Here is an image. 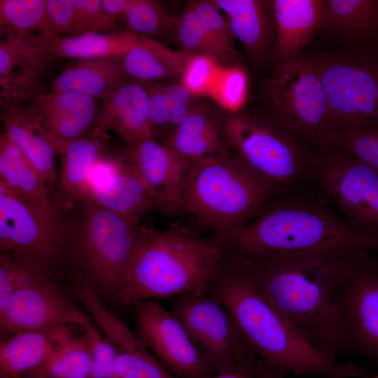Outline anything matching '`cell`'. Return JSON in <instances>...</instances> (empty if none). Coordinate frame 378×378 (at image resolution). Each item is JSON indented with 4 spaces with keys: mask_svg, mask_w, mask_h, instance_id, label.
I'll return each mask as SVG.
<instances>
[{
    "mask_svg": "<svg viewBox=\"0 0 378 378\" xmlns=\"http://www.w3.org/2000/svg\"><path fill=\"white\" fill-rule=\"evenodd\" d=\"M134 332L177 378H212L216 370L172 312L151 300L134 305Z\"/></svg>",
    "mask_w": 378,
    "mask_h": 378,
    "instance_id": "5bb4252c",
    "label": "cell"
},
{
    "mask_svg": "<svg viewBox=\"0 0 378 378\" xmlns=\"http://www.w3.org/2000/svg\"><path fill=\"white\" fill-rule=\"evenodd\" d=\"M255 217L221 242L226 253L258 258L332 246L378 249V236L343 222L312 201L286 199L265 203Z\"/></svg>",
    "mask_w": 378,
    "mask_h": 378,
    "instance_id": "277c9868",
    "label": "cell"
},
{
    "mask_svg": "<svg viewBox=\"0 0 378 378\" xmlns=\"http://www.w3.org/2000/svg\"><path fill=\"white\" fill-rule=\"evenodd\" d=\"M345 46L378 36V0H325L321 29Z\"/></svg>",
    "mask_w": 378,
    "mask_h": 378,
    "instance_id": "484cf974",
    "label": "cell"
},
{
    "mask_svg": "<svg viewBox=\"0 0 378 378\" xmlns=\"http://www.w3.org/2000/svg\"><path fill=\"white\" fill-rule=\"evenodd\" d=\"M3 133L23 153L48 186L52 198L59 169L57 152L41 125L40 113L34 104L1 106Z\"/></svg>",
    "mask_w": 378,
    "mask_h": 378,
    "instance_id": "603a6c76",
    "label": "cell"
},
{
    "mask_svg": "<svg viewBox=\"0 0 378 378\" xmlns=\"http://www.w3.org/2000/svg\"><path fill=\"white\" fill-rule=\"evenodd\" d=\"M127 146L118 155L139 176L167 214L185 212L181 189L191 164L164 143L146 139Z\"/></svg>",
    "mask_w": 378,
    "mask_h": 378,
    "instance_id": "e0dca14e",
    "label": "cell"
},
{
    "mask_svg": "<svg viewBox=\"0 0 378 378\" xmlns=\"http://www.w3.org/2000/svg\"><path fill=\"white\" fill-rule=\"evenodd\" d=\"M144 84L148 94L150 113L155 137L157 129H167L169 131L171 106L166 93L165 85L151 83H144Z\"/></svg>",
    "mask_w": 378,
    "mask_h": 378,
    "instance_id": "ee69618b",
    "label": "cell"
},
{
    "mask_svg": "<svg viewBox=\"0 0 378 378\" xmlns=\"http://www.w3.org/2000/svg\"><path fill=\"white\" fill-rule=\"evenodd\" d=\"M325 0H274L276 27L274 64L302 52L323 24Z\"/></svg>",
    "mask_w": 378,
    "mask_h": 378,
    "instance_id": "d4e9b609",
    "label": "cell"
},
{
    "mask_svg": "<svg viewBox=\"0 0 378 378\" xmlns=\"http://www.w3.org/2000/svg\"><path fill=\"white\" fill-rule=\"evenodd\" d=\"M194 110L192 102L172 105L170 111L169 134L178 127Z\"/></svg>",
    "mask_w": 378,
    "mask_h": 378,
    "instance_id": "bcb514c9",
    "label": "cell"
},
{
    "mask_svg": "<svg viewBox=\"0 0 378 378\" xmlns=\"http://www.w3.org/2000/svg\"><path fill=\"white\" fill-rule=\"evenodd\" d=\"M130 2L131 0H101L104 11L117 22L124 20Z\"/></svg>",
    "mask_w": 378,
    "mask_h": 378,
    "instance_id": "7dc6e473",
    "label": "cell"
},
{
    "mask_svg": "<svg viewBox=\"0 0 378 378\" xmlns=\"http://www.w3.org/2000/svg\"><path fill=\"white\" fill-rule=\"evenodd\" d=\"M95 128L113 130L126 144L155 139L148 91L143 82L129 79L102 99Z\"/></svg>",
    "mask_w": 378,
    "mask_h": 378,
    "instance_id": "7402d4cb",
    "label": "cell"
},
{
    "mask_svg": "<svg viewBox=\"0 0 378 378\" xmlns=\"http://www.w3.org/2000/svg\"><path fill=\"white\" fill-rule=\"evenodd\" d=\"M208 293L227 309L248 346L260 357L255 366L259 378H283L288 373L378 378L315 350L253 287L238 257L225 253Z\"/></svg>",
    "mask_w": 378,
    "mask_h": 378,
    "instance_id": "7a4b0ae2",
    "label": "cell"
},
{
    "mask_svg": "<svg viewBox=\"0 0 378 378\" xmlns=\"http://www.w3.org/2000/svg\"><path fill=\"white\" fill-rule=\"evenodd\" d=\"M279 190L236 155L191 162L181 200L192 214L225 241L256 216Z\"/></svg>",
    "mask_w": 378,
    "mask_h": 378,
    "instance_id": "5b68a950",
    "label": "cell"
},
{
    "mask_svg": "<svg viewBox=\"0 0 378 378\" xmlns=\"http://www.w3.org/2000/svg\"><path fill=\"white\" fill-rule=\"evenodd\" d=\"M312 168L353 226L378 236V169L332 148L314 155Z\"/></svg>",
    "mask_w": 378,
    "mask_h": 378,
    "instance_id": "7c38bea8",
    "label": "cell"
},
{
    "mask_svg": "<svg viewBox=\"0 0 378 378\" xmlns=\"http://www.w3.org/2000/svg\"><path fill=\"white\" fill-rule=\"evenodd\" d=\"M248 92V74L239 66H220L209 95L231 113L239 112Z\"/></svg>",
    "mask_w": 378,
    "mask_h": 378,
    "instance_id": "d590c367",
    "label": "cell"
},
{
    "mask_svg": "<svg viewBox=\"0 0 378 378\" xmlns=\"http://www.w3.org/2000/svg\"><path fill=\"white\" fill-rule=\"evenodd\" d=\"M214 4L227 14L232 34L244 46L251 59L260 64L273 59L276 27L272 1L216 0Z\"/></svg>",
    "mask_w": 378,
    "mask_h": 378,
    "instance_id": "cb8c5ba5",
    "label": "cell"
},
{
    "mask_svg": "<svg viewBox=\"0 0 378 378\" xmlns=\"http://www.w3.org/2000/svg\"><path fill=\"white\" fill-rule=\"evenodd\" d=\"M139 36L126 30L110 33H85L76 36L56 37L50 42L55 60L120 59L138 41Z\"/></svg>",
    "mask_w": 378,
    "mask_h": 378,
    "instance_id": "4dcf8cb0",
    "label": "cell"
},
{
    "mask_svg": "<svg viewBox=\"0 0 378 378\" xmlns=\"http://www.w3.org/2000/svg\"><path fill=\"white\" fill-rule=\"evenodd\" d=\"M124 22L127 31L156 41L168 30L173 31V20L155 0H131Z\"/></svg>",
    "mask_w": 378,
    "mask_h": 378,
    "instance_id": "836d02e7",
    "label": "cell"
},
{
    "mask_svg": "<svg viewBox=\"0 0 378 378\" xmlns=\"http://www.w3.org/2000/svg\"><path fill=\"white\" fill-rule=\"evenodd\" d=\"M220 66L212 56L192 55L181 74V83L194 97H209Z\"/></svg>",
    "mask_w": 378,
    "mask_h": 378,
    "instance_id": "ab89813d",
    "label": "cell"
},
{
    "mask_svg": "<svg viewBox=\"0 0 378 378\" xmlns=\"http://www.w3.org/2000/svg\"><path fill=\"white\" fill-rule=\"evenodd\" d=\"M0 253L57 279L67 266V216L29 202L0 183Z\"/></svg>",
    "mask_w": 378,
    "mask_h": 378,
    "instance_id": "9c48e42d",
    "label": "cell"
},
{
    "mask_svg": "<svg viewBox=\"0 0 378 378\" xmlns=\"http://www.w3.org/2000/svg\"><path fill=\"white\" fill-rule=\"evenodd\" d=\"M165 90L171 106L178 103L192 102L195 97L182 83L165 85Z\"/></svg>",
    "mask_w": 378,
    "mask_h": 378,
    "instance_id": "c3c4849f",
    "label": "cell"
},
{
    "mask_svg": "<svg viewBox=\"0 0 378 378\" xmlns=\"http://www.w3.org/2000/svg\"><path fill=\"white\" fill-rule=\"evenodd\" d=\"M108 141L106 132L94 128L88 136L56 149L60 168L52 202L59 213L69 214L85 198L91 172L106 154Z\"/></svg>",
    "mask_w": 378,
    "mask_h": 378,
    "instance_id": "44dd1931",
    "label": "cell"
},
{
    "mask_svg": "<svg viewBox=\"0 0 378 378\" xmlns=\"http://www.w3.org/2000/svg\"><path fill=\"white\" fill-rule=\"evenodd\" d=\"M173 31L182 50L190 55H210L218 61L225 59L189 4L173 20Z\"/></svg>",
    "mask_w": 378,
    "mask_h": 378,
    "instance_id": "e575fe53",
    "label": "cell"
},
{
    "mask_svg": "<svg viewBox=\"0 0 378 378\" xmlns=\"http://www.w3.org/2000/svg\"><path fill=\"white\" fill-rule=\"evenodd\" d=\"M192 55L139 36L137 42L119 59L127 78L151 83L182 74Z\"/></svg>",
    "mask_w": 378,
    "mask_h": 378,
    "instance_id": "83f0119b",
    "label": "cell"
},
{
    "mask_svg": "<svg viewBox=\"0 0 378 378\" xmlns=\"http://www.w3.org/2000/svg\"><path fill=\"white\" fill-rule=\"evenodd\" d=\"M329 148L340 150L378 169V127L337 130Z\"/></svg>",
    "mask_w": 378,
    "mask_h": 378,
    "instance_id": "74e56055",
    "label": "cell"
},
{
    "mask_svg": "<svg viewBox=\"0 0 378 378\" xmlns=\"http://www.w3.org/2000/svg\"><path fill=\"white\" fill-rule=\"evenodd\" d=\"M0 43L1 107L34 103L50 90L45 78L55 61L51 39L37 34L8 35Z\"/></svg>",
    "mask_w": 378,
    "mask_h": 378,
    "instance_id": "2e32d148",
    "label": "cell"
},
{
    "mask_svg": "<svg viewBox=\"0 0 378 378\" xmlns=\"http://www.w3.org/2000/svg\"><path fill=\"white\" fill-rule=\"evenodd\" d=\"M67 217V266L81 283L114 296L129 273L141 227L86 198Z\"/></svg>",
    "mask_w": 378,
    "mask_h": 378,
    "instance_id": "8992f818",
    "label": "cell"
},
{
    "mask_svg": "<svg viewBox=\"0 0 378 378\" xmlns=\"http://www.w3.org/2000/svg\"><path fill=\"white\" fill-rule=\"evenodd\" d=\"M13 334L0 344V376L26 375L55 349L66 328Z\"/></svg>",
    "mask_w": 378,
    "mask_h": 378,
    "instance_id": "f1b7e54d",
    "label": "cell"
},
{
    "mask_svg": "<svg viewBox=\"0 0 378 378\" xmlns=\"http://www.w3.org/2000/svg\"><path fill=\"white\" fill-rule=\"evenodd\" d=\"M0 32L3 36L37 34L51 40L57 37L48 22L46 0H1Z\"/></svg>",
    "mask_w": 378,
    "mask_h": 378,
    "instance_id": "1f68e13d",
    "label": "cell"
},
{
    "mask_svg": "<svg viewBox=\"0 0 378 378\" xmlns=\"http://www.w3.org/2000/svg\"><path fill=\"white\" fill-rule=\"evenodd\" d=\"M88 341L92 363L90 378H124L115 365L113 350L94 323L82 328Z\"/></svg>",
    "mask_w": 378,
    "mask_h": 378,
    "instance_id": "60d3db41",
    "label": "cell"
},
{
    "mask_svg": "<svg viewBox=\"0 0 378 378\" xmlns=\"http://www.w3.org/2000/svg\"><path fill=\"white\" fill-rule=\"evenodd\" d=\"M57 283L48 279L15 293L0 310L1 331L16 334L93 323Z\"/></svg>",
    "mask_w": 378,
    "mask_h": 378,
    "instance_id": "9a60e30c",
    "label": "cell"
},
{
    "mask_svg": "<svg viewBox=\"0 0 378 378\" xmlns=\"http://www.w3.org/2000/svg\"><path fill=\"white\" fill-rule=\"evenodd\" d=\"M48 279L57 280L51 274L33 263L0 253V310L18 290Z\"/></svg>",
    "mask_w": 378,
    "mask_h": 378,
    "instance_id": "d6a6232c",
    "label": "cell"
},
{
    "mask_svg": "<svg viewBox=\"0 0 378 378\" xmlns=\"http://www.w3.org/2000/svg\"><path fill=\"white\" fill-rule=\"evenodd\" d=\"M172 313L206 354L216 375L232 372L255 357L230 313L208 292L175 297Z\"/></svg>",
    "mask_w": 378,
    "mask_h": 378,
    "instance_id": "8fae6325",
    "label": "cell"
},
{
    "mask_svg": "<svg viewBox=\"0 0 378 378\" xmlns=\"http://www.w3.org/2000/svg\"><path fill=\"white\" fill-rule=\"evenodd\" d=\"M0 183L29 202L55 209L46 182L3 132L0 135Z\"/></svg>",
    "mask_w": 378,
    "mask_h": 378,
    "instance_id": "f546056e",
    "label": "cell"
},
{
    "mask_svg": "<svg viewBox=\"0 0 378 378\" xmlns=\"http://www.w3.org/2000/svg\"><path fill=\"white\" fill-rule=\"evenodd\" d=\"M164 144L191 162L210 157L229 156V148L223 136L220 135L192 134L173 131Z\"/></svg>",
    "mask_w": 378,
    "mask_h": 378,
    "instance_id": "8d00e7d4",
    "label": "cell"
},
{
    "mask_svg": "<svg viewBox=\"0 0 378 378\" xmlns=\"http://www.w3.org/2000/svg\"><path fill=\"white\" fill-rule=\"evenodd\" d=\"M255 366L256 361L255 357H253L243 363L235 371L212 378H255Z\"/></svg>",
    "mask_w": 378,
    "mask_h": 378,
    "instance_id": "681fc988",
    "label": "cell"
},
{
    "mask_svg": "<svg viewBox=\"0 0 378 378\" xmlns=\"http://www.w3.org/2000/svg\"><path fill=\"white\" fill-rule=\"evenodd\" d=\"M127 80L119 59H76L52 80L50 90L102 99Z\"/></svg>",
    "mask_w": 378,
    "mask_h": 378,
    "instance_id": "4316f807",
    "label": "cell"
},
{
    "mask_svg": "<svg viewBox=\"0 0 378 378\" xmlns=\"http://www.w3.org/2000/svg\"><path fill=\"white\" fill-rule=\"evenodd\" d=\"M174 131L192 134L223 136L222 120L198 109H195Z\"/></svg>",
    "mask_w": 378,
    "mask_h": 378,
    "instance_id": "f6af8a7d",
    "label": "cell"
},
{
    "mask_svg": "<svg viewBox=\"0 0 378 378\" xmlns=\"http://www.w3.org/2000/svg\"><path fill=\"white\" fill-rule=\"evenodd\" d=\"M97 100L71 91L50 90L32 103L39 111L43 130L55 150L94 130L101 108Z\"/></svg>",
    "mask_w": 378,
    "mask_h": 378,
    "instance_id": "ffe728a7",
    "label": "cell"
},
{
    "mask_svg": "<svg viewBox=\"0 0 378 378\" xmlns=\"http://www.w3.org/2000/svg\"><path fill=\"white\" fill-rule=\"evenodd\" d=\"M220 241L175 223L164 230L141 227L127 278L114 297L128 306L151 298L207 293L224 258Z\"/></svg>",
    "mask_w": 378,
    "mask_h": 378,
    "instance_id": "3957f363",
    "label": "cell"
},
{
    "mask_svg": "<svg viewBox=\"0 0 378 378\" xmlns=\"http://www.w3.org/2000/svg\"><path fill=\"white\" fill-rule=\"evenodd\" d=\"M202 22L209 35L224 58L234 55L233 38L229 23L222 17L214 1H195L189 3Z\"/></svg>",
    "mask_w": 378,
    "mask_h": 378,
    "instance_id": "f35d334b",
    "label": "cell"
},
{
    "mask_svg": "<svg viewBox=\"0 0 378 378\" xmlns=\"http://www.w3.org/2000/svg\"><path fill=\"white\" fill-rule=\"evenodd\" d=\"M271 116L299 139L328 148L337 130L312 57L301 53L274 64L268 82Z\"/></svg>",
    "mask_w": 378,
    "mask_h": 378,
    "instance_id": "52a82bcc",
    "label": "cell"
},
{
    "mask_svg": "<svg viewBox=\"0 0 378 378\" xmlns=\"http://www.w3.org/2000/svg\"><path fill=\"white\" fill-rule=\"evenodd\" d=\"M80 303L113 350L117 369L124 378H177L125 323L104 305L99 294L87 291L81 296Z\"/></svg>",
    "mask_w": 378,
    "mask_h": 378,
    "instance_id": "d6986e66",
    "label": "cell"
},
{
    "mask_svg": "<svg viewBox=\"0 0 378 378\" xmlns=\"http://www.w3.org/2000/svg\"><path fill=\"white\" fill-rule=\"evenodd\" d=\"M85 198L136 225L157 205L142 179L119 155H104L97 162L90 175Z\"/></svg>",
    "mask_w": 378,
    "mask_h": 378,
    "instance_id": "ac0fdd59",
    "label": "cell"
},
{
    "mask_svg": "<svg viewBox=\"0 0 378 378\" xmlns=\"http://www.w3.org/2000/svg\"><path fill=\"white\" fill-rule=\"evenodd\" d=\"M0 378H46L42 377H30V376H14V377H8V376H0Z\"/></svg>",
    "mask_w": 378,
    "mask_h": 378,
    "instance_id": "f907efd6",
    "label": "cell"
},
{
    "mask_svg": "<svg viewBox=\"0 0 378 378\" xmlns=\"http://www.w3.org/2000/svg\"><path fill=\"white\" fill-rule=\"evenodd\" d=\"M368 249L332 246L239 258L256 291L317 351L338 356L335 316Z\"/></svg>",
    "mask_w": 378,
    "mask_h": 378,
    "instance_id": "6da1fadb",
    "label": "cell"
},
{
    "mask_svg": "<svg viewBox=\"0 0 378 378\" xmlns=\"http://www.w3.org/2000/svg\"><path fill=\"white\" fill-rule=\"evenodd\" d=\"M85 33H110L122 30L120 24L104 11L101 0H73Z\"/></svg>",
    "mask_w": 378,
    "mask_h": 378,
    "instance_id": "7bdbcfd3",
    "label": "cell"
},
{
    "mask_svg": "<svg viewBox=\"0 0 378 378\" xmlns=\"http://www.w3.org/2000/svg\"><path fill=\"white\" fill-rule=\"evenodd\" d=\"M337 354H363L378 366V259L365 253L340 298L335 316Z\"/></svg>",
    "mask_w": 378,
    "mask_h": 378,
    "instance_id": "4fadbf2b",
    "label": "cell"
},
{
    "mask_svg": "<svg viewBox=\"0 0 378 378\" xmlns=\"http://www.w3.org/2000/svg\"><path fill=\"white\" fill-rule=\"evenodd\" d=\"M337 130L378 127V63L351 54L312 56Z\"/></svg>",
    "mask_w": 378,
    "mask_h": 378,
    "instance_id": "30bf717a",
    "label": "cell"
},
{
    "mask_svg": "<svg viewBox=\"0 0 378 378\" xmlns=\"http://www.w3.org/2000/svg\"><path fill=\"white\" fill-rule=\"evenodd\" d=\"M50 28L57 37L85 34L80 13L73 0H46Z\"/></svg>",
    "mask_w": 378,
    "mask_h": 378,
    "instance_id": "b9f144b4",
    "label": "cell"
},
{
    "mask_svg": "<svg viewBox=\"0 0 378 378\" xmlns=\"http://www.w3.org/2000/svg\"><path fill=\"white\" fill-rule=\"evenodd\" d=\"M222 128L234 155L279 190L312 168L314 154L271 115L237 112L222 120Z\"/></svg>",
    "mask_w": 378,
    "mask_h": 378,
    "instance_id": "ba28073f",
    "label": "cell"
}]
</instances>
